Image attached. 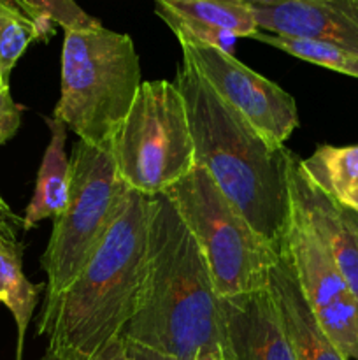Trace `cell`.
<instances>
[{"label":"cell","instance_id":"484cf974","mask_svg":"<svg viewBox=\"0 0 358 360\" xmlns=\"http://www.w3.org/2000/svg\"><path fill=\"white\" fill-rule=\"evenodd\" d=\"M239 2H244L251 7H272L279 6V4L286 2V0H239Z\"/></svg>","mask_w":358,"mask_h":360},{"label":"cell","instance_id":"e0dca14e","mask_svg":"<svg viewBox=\"0 0 358 360\" xmlns=\"http://www.w3.org/2000/svg\"><path fill=\"white\" fill-rule=\"evenodd\" d=\"M23 253L0 250V304L6 306L13 315L18 329V359L23 354V341L39 294L44 285H34L23 273L21 266Z\"/></svg>","mask_w":358,"mask_h":360},{"label":"cell","instance_id":"ffe728a7","mask_svg":"<svg viewBox=\"0 0 358 360\" xmlns=\"http://www.w3.org/2000/svg\"><path fill=\"white\" fill-rule=\"evenodd\" d=\"M21 4L32 20L51 30H55L53 25H58L63 30H86L102 25L77 6L76 0H21Z\"/></svg>","mask_w":358,"mask_h":360},{"label":"cell","instance_id":"d4e9b609","mask_svg":"<svg viewBox=\"0 0 358 360\" xmlns=\"http://www.w3.org/2000/svg\"><path fill=\"white\" fill-rule=\"evenodd\" d=\"M130 348H132L133 360H172V359L165 357V355L157 354V352L147 350V348H144V347H139V345L130 343Z\"/></svg>","mask_w":358,"mask_h":360},{"label":"cell","instance_id":"277c9868","mask_svg":"<svg viewBox=\"0 0 358 360\" xmlns=\"http://www.w3.org/2000/svg\"><path fill=\"white\" fill-rule=\"evenodd\" d=\"M140 62L132 37L105 27L65 30L62 86L53 118L91 146H109L137 97Z\"/></svg>","mask_w":358,"mask_h":360},{"label":"cell","instance_id":"83f0119b","mask_svg":"<svg viewBox=\"0 0 358 360\" xmlns=\"http://www.w3.org/2000/svg\"><path fill=\"white\" fill-rule=\"evenodd\" d=\"M39 360H76V359H72V357H67V355H63V354H58V352H53V350H46V354L42 355L41 359Z\"/></svg>","mask_w":358,"mask_h":360},{"label":"cell","instance_id":"44dd1931","mask_svg":"<svg viewBox=\"0 0 358 360\" xmlns=\"http://www.w3.org/2000/svg\"><path fill=\"white\" fill-rule=\"evenodd\" d=\"M21 105L11 97L9 81L0 76V146L13 139L21 123Z\"/></svg>","mask_w":358,"mask_h":360},{"label":"cell","instance_id":"6da1fadb","mask_svg":"<svg viewBox=\"0 0 358 360\" xmlns=\"http://www.w3.org/2000/svg\"><path fill=\"white\" fill-rule=\"evenodd\" d=\"M186 104L195 165L202 167L256 236L283 253L290 229L288 162L207 84L186 56L174 79Z\"/></svg>","mask_w":358,"mask_h":360},{"label":"cell","instance_id":"8fae6325","mask_svg":"<svg viewBox=\"0 0 358 360\" xmlns=\"http://www.w3.org/2000/svg\"><path fill=\"white\" fill-rule=\"evenodd\" d=\"M251 9L260 30L332 42L358 53V0H286Z\"/></svg>","mask_w":358,"mask_h":360},{"label":"cell","instance_id":"9a60e30c","mask_svg":"<svg viewBox=\"0 0 358 360\" xmlns=\"http://www.w3.org/2000/svg\"><path fill=\"white\" fill-rule=\"evenodd\" d=\"M305 174L340 207L358 213V146H319L300 158Z\"/></svg>","mask_w":358,"mask_h":360},{"label":"cell","instance_id":"f1b7e54d","mask_svg":"<svg viewBox=\"0 0 358 360\" xmlns=\"http://www.w3.org/2000/svg\"><path fill=\"white\" fill-rule=\"evenodd\" d=\"M0 2H6V4H9V6L18 7V9H21L25 14H27V11H25V7H23V4H21V0H0ZM27 16H28V14H27Z\"/></svg>","mask_w":358,"mask_h":360},{"label":"cell","instance_id":"30bf717a","mask_svg":"<svg viewBox=\"0 0 358 360\" xmlns=\"http://www.w3.org/2000/svg\"><path fill=\"white\" fill-rule=\"evenodd\" d=\"M288 190L291 211L302 218L305 225L325 246L344 280L358 297V238L347 224L343 207L330 199L321 188L305 174L297 155H290L288 162Z\"/></svg>","mask_w":358,"mask_h":360},{"label":"cell","instance_id":"8992f818","mask_svg":"<svg viewBox=\"0 0 358 360\" xmlns=\"http://www.w3.org/2000/svg\"><path fill=\"white\" fill-rule=\"evenodd\" d=\"M109 150L123 183L147 197L164 193L195 167L186 104L174 81H142Z\"/></svg>","mask_w":358,"mask_h":360},{"label":"cell","instance_id":"4fadbf2b","mask_svg":"<svg viewBox=\"0 0 358 360\" xmlns=\"http://www.w3.org/2000/svg\"><path fill=\"white\" fill-rule=\"evenodd\" d=\"M269 288L295 360H347L316 322L284 252L270 267Z\"/></svg>","mask_w":358,"mask_h":360},{"label":"cell","instance_id":"2e32d148","mask_svg":"<svg viewBox=\"0 0 358 360\" xmlns=\"http://www.w3.org/2000/svg\"><path fill=\"white\" fill-rule=\"evenodd\" d=\"M154 11L228 32L237 39L253 37L260 30L251 6L239 0H154Z\"/></svg>","mask_w":358,"mask_h":360},{"label":"cell","instance_id":"7a4b0ae2","mask_svg":"<svg viewBox=\"0 0 358 360\" xmlns=\"http://www.w3.org/2000/svg\"><path fill=\"white\" fill-rule=\"evenodd\" d=\"M123 336L172 360L230 348L209 267L165 193L151 197L142 294Z\"/></svg>","mask_w":358,"mask_h":360},{"label":"cell","instance_id":"d6986e66","mask_svg":"<svg viewBox=\"0 0 358 360\" xmlns=\"http://www.w3.org/2000/svg\"><path fill=\"white\" fill-rule=\"evenodd\" d=\"M55 30L44 28L18 7L0 2V76L9 81L11 70L35 41H48Z\"/></svg>","mask_w":358,"mask_h":360},{"label":"cell","instance_id":"5b68a950","mask_svg":"<svg viewBox=\"0 0 358 360\" xmlns=\"http://www.w3.org/2000/svg\"><path fill=\"white\" fill-rule=\"evenodd\" d=\"M199 245L220 299L269 287V271L281 253L253 232L202 167H193L165 190Z\"/></svg>","mask_w":358,"mask_h":360},{"label":"cell","instance_id":"603a6c76","mask_svg":"<svg viewBox=\"0 0 358 360\" xmlns=\"http://www.w3.org/2000/svg\"><path fill=\"white\" fill-rule=\"evenodd\" d=\"M88 360H133L130 341L125 336L116 338Z\"/></svg>","mask_w":358,"mask_h":360},{"label":"cell","instance_id":"9c48e42d","mask_svg":"<svg viewBox=\"0 0 358 360\" xmlns=\"http://www.w3.org/2000/svg\"><path fill=\"white\" fill-rule=\"evenodd\" d=\"M211 88L272 146L283 148L298 127L297 102L274 81L213 46L181 44Z\"/></svg>","mask_w":358,"mask_h":360},{"label":"cell","instance_id":"3957f363","mask_svg":"<svg viewBox=\"0 0 358 360\" xmlns=\"http://www.w3.org/2000/svg\"><path fill=\"white\" fill-rule=\"evenodd\" d=\"M151 197L126 190L114 220L72 283L44 301L37 334L48 348L88 360L123 336L146 276Z\"/></svg>","mask_w":358,"mask_h":360},{"label":"cell","instance_id":"ac0fdd59","mask_svg":"<svg viewBox=\"0 0 358 360\" xmlns=\"http://www.w3.org/2000/svg\"><path fill=\"white\" fill-rule=\"evenodd\" d=\"M251 39L269 44L279 51L300 58L304 62L314 63L323 69L340 72L344 76L357 77L358 79V53L343 46L332 44L325 41H314V39L288 37V35H276L269 32L258 30Z\"/></svg>","mask_w":358,"mask_h":360},{"label":"cell","instance_id":"f546056e","mask_svg":"<svg viewBox=\"0 0 358 360\" xmlns=\"http://www.w3.org/2000/svg\"><path fill=\"white\" fill-rule=\"evenodd\" d=\"M7 207H9V206H7L6 200H4L2 195H0V210H7Z\"/></svg>","mask_w":358,"mask_h":360},{"label":"cell","instance_id":"5bb4252c","mask_svg":"<svg viewBox=\"0 0 358 360\" xmlns=\"http://www.w3.org/2000/svg\"><path fill=\"white\" fill-rule=\"evenodd\" d=\"M49 143L37 172L34 195L28 202L23 229L37 227L41 221L55 220L63 211L70 190V158L67 155V127L60 120L49 118Z\"/></svg>","mask_w":358,"mask_h":360},{"label":"cell","instance_id":"4316f807","mask_svg":"<svg viewBox=\"0 0 358 360\" xmlns=\"http://www.w3.org/2000/svg\"><path fill=\"white\" fill-rule=\"evenodd\" d=\"M343 213H344V217H346L347 224L351 225V229H353L354 234H357V238H358V213L357 211L346 210V207H343Z\"/></svg>","mask_w":358,"mask_h":360},{"label":"cell","instance_id":"7402d4cb","mask_svg":"<svg viewBox=\"0 0 358 360\" xmlns=\"http://www.w3.org/2000/svg\"><path fill=\"white\" fill-rule=\"evenodd\" d=\"M18 227L23 229V220H20V218L11 211V207L0 210V250L23 253V245L18 241L16 236Z\"/></svg>","mask_w":358,"mask_h":360},{"label":"cell","instance_id":"7c38bea8","mask_svg":"<svg viewBox=\"0 0 358 360\" xmlns=\"http://www.w3.org/2000/svg\"><path fill=\"white\" fill-rule=\"evenodd\" d=\"M234 360H295L270 288L221 299Z\"/></svg>","mask_w":358,"mask_h":360},{"label":"cell","instance_id":"ba28073f","mask_svg":"<svg viewBox=\"0 0 358 360\" xmlns=\"http://www.w3.org/2000/svg\"><path fill=\"white\" fill-rule=\"evenodd\" d=\"M283 252L323 333L347 360H358V297L325 246L295 211H290Z\"/></svg>","mask_w":358,"mask_h":360},{"label":"cell","instance_id":"cb8c5ba5","mask_svg":"<svg viewBox=\"0 0 358 360\" xmlns=\"http://www.w3.org/2000/svg\"><path fill=\"white\" fill-rule=\"evenodd\" d=\"M193 360H234L230 348H209L200 352Z\"/></svg>","mask_w":358,"mask_h":360},{"label":"cell","instance_id":"52a82bcc","mask_svg":"<svg viewBox=\"0 0 358 360\" xmlns=\"http://www.w3.org/2000/svg\"><path fill=\"white\" fill-rule=\"evenodd\" d=\"M126 190L109 146L74 144L69 197L41 257L48 276L44 301L62 294L79 274L114 220Z\"/></svg>","mask_w":358,"mask_h":360}]
</instances>
